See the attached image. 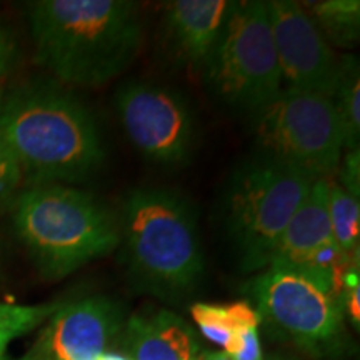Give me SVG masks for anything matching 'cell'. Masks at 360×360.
<instances>
[{
    "instance_id": "8",
    "label": "cell",
    "mask_w": 360,
    "mask_h": 360,
    "mask_svg": "<svg viewBox=\"0 0 360 360\" xmlns=\"http://www.w3.org/2000/svg\"><path fill=\"white\" fill-rule=\"evenodd\" d=\"M257 154L290 165L314 180L339 170L344 135L330 98L282 89L252 117Z\"/></svg>"
},
{
    "instance_id": "28",
    "label": "cell",
    "mask_w": 360,
    "mask_h": 360,
    "mask_svg": "<svg viewBox=\"0 0 360 360\" xmlns=\"http://www.w3.org/2000/svg\"><path fill=\"white\" fill-rule=\"evenodd\" d=\"M0 101H2V90H0Z\"/></svg>"
},
{
    "instance_id": "1",
    "label": "cell",
    "mask_w": 360,
    "mask_h": 360,
    "mask_svg": "<svg viewBox=\"0 0 360 360\" xmlns=\"http://www.w3.org/2000/svg\"><path fill=\"white\" fill-rule=\"evenodd\" d=\"M0 139L29 186L84 182L105 160L92 114L56 84L30 82L2 97Z\"/></svg>"
},
{
    "instance_id": "5",
    "label": "cell",
    "mask_w": 360,
    "mask_h": 360,
    "mask_svg": "<svg viewBox=\"0 0 360 360\" xmlns=\"http://www.w3.org/2000/svg\"><path fill=\"white\" fill-rule=\"evenodd\" d=\"M244 292L269 334L317 359L344 354L342 289L330 274L270 264L245 283Z\"/></svg>"
},
{
    "instance_id": "19",
    "label": "cell",
    "mask_w": 360,
    "mask_h": 360,
    "mask_svg": "<svg viewBox=\"0 0 360 360\" xmlns=\"http://www.w3.org/2000/svg\"><path fill=\"white\" fill-rule=\"evenodd\" d=\"M64 302L42 305H13L0 304V360H6V354L12 340L32 332L57 312Z\"/></svg>"
},
{
    "instance_id": "6",
    "label": "cell",
    "mask_w": 360,
    "mask_h": 360,
    "mask_svg": "<svg viewBox=\"0 0 360 360\" xmlns=\"http://www.w3.org/2000/svg\"><path fill=\"white\" fill-rule=\"evenodd\" d=\"M314 180L255 152L233 169L222 193L220 220L244 272L272 264L287 224Z\"/></svg>"
},
{
    "instance_id": "21",
    "label": "cell",
    "mask_w": 360,
    "mask_h": 360,
    "mask_svg": "<svg viewBox=\"0 0 360 360\" xmlns=\"http://www.w3.org/2000/svg\"><path fill=\"white\" fill-rule=\"evenodd\" d=\"M224 350L232 360H262L259 328L238 332L237 335L232 337V340Z\"/></svg>"
},
{
    "instance_id": "29",
    "label": "cell",
    "mask_w": 360,
    "mask_h": 360,
    "mask_svg": "<svg viewBox=\"0 0 360 360\" xmlns=\"http://www.w3.org/2000/svg\"><path fill=\"white\" fill-rule=\"evenodd\" d=\"M92 360H96V359H92Z\"/></svg>"
},
{
    "instance_id": "26",
    "label": "cell",
    "mask_w": 360,
    "mask_h": 360,
    "mask_svg": "<svg viewBox=\"0 0 360 360\" xmlns=\"http://www.w3.org/2000/svg\"><path fill=\"white\" fill-rule=\"evenodd\" d=\"M19 360H37V357H35V355H34V354L30 352V350H29V352H27V354L24 355V357L19 359Z\"/></svg>"
},
{
    "instance_id": "14",
    "label": "cell",
    "mask_w": 360,
    "mask_h": 360,
    "mask_svg": "<svg viewBox=\"0 0 360 360\" xmlns=\"http://www.w3.org/2000/svg\"><path fill=\"white\" fill-rule=\"evenodd\" d=\"M328 180L314 182L302 204L297 207L287 224L272 264L307 267L317 252L334 245L328 219Z\"/></svg>"
},
{
    "instance_id": "20",
    "label": "cell",
    "mask_w": 360,
    "mask_h": 360,
    "mask_svg": "<svg viewBox=\"0 0 360 360\" xmlns=\"http://www.w3.org/2000/svg\"><path fill=\"white\" fill-rule=\"evenodd\" d=\"M22 184L24 175L19 164L11 148L0 139V212L12 209L13 202L22 192Z\"/></svg>"
},
{
    "instance_id": "16",
    "label": "cell",
    "mask_w": 360,
    "mask_h": 360,
    "mask_svg": "<svg viewBox=\"0 0 360 360\" xmlns=\"http://www.w3.org/2000/svg\"><path fill=\"white\" fill-rule=\"evenodd\" d=\"M360 72L357 57L340 58L339 77L334 87L330 102L339 119L344 147L349 152L359 150L360 141Z\"/></svg>"
},
{
    "instance_id": "7",
    "label": "cell",
    "mask_w": 360,
    "mask_h": 360,
    "mask_svg": "<svg viewBox=\"0 0 360 360\" xmlns=\"http://www.w3.org/2000/svg\"><path fill=\"white\" fill-rule=\"evenodd\" d=\"M224 107L252 119L282 90L265 2H233L212 56L202 70Z\"/></svg>"
},
{
    "instance_id": "3",
    "label": "cell",
    "mask_w": 360,
    "mask_h": 360,
    "mask_svg": "<svg viewBox=\"0 0 360 360\" xmlns=\"http://www.w3.org/2000/svg\"><path fill=\"white\" fill-rule=\"evenodd\" d=\"M122 262L137 290L180 300L199 289L205 274L197 210L165 187H139L122 202Z\"/></svg>"
},
{
    "instance_id": "25",
    "label": "cell",
    "mask_w": 360,
    "mask_h": 360,
    "mask_svg": "<svg viewBox=\"0 0 360 360\" xmlns=\"http://www.w3.org/2000/svg\"><path fill=\"white\" fill-rule=\"evenodd\" d=\"M96 360H130V359L125 357V355H120L115 352H103L101 355H97Z\"/></svg>"
},
{
    "instance_id": "27",
    "label": "cell",
    "mask_w": 360,
    "mask_h": 360,
    "mask_svg": "<svg viewBox=\"0 0 360 360\" xmlns=\"http://www.w3.org/2000/svg\"><path fill=\"white\" fill-rule=\"evenodd\" d=\"M269 360H287V359H281V357H272V359H269Z\"/></svg>"
},
{
    "instance_id": "24",
    "label": "cell",
    "mask_w": 360,
    "mask_h": 360,
    "mask_svg": "<svg viewBox=\"0 0 360 360\" xmlns=\"http://www.w3.org/2000/svg\"><path fill=\"white\" fill-rule=\"evenodd\" d=\"M197 360H232L225 352H205Z\"/></svg>"
},
{
    "instance_id": "17",
    "label": "cell",
    "mask_w": 360,
    "mask_h": 360,
    "mask_svg": "<svg viewBox=\"0 0 360 360\" xmlns=\"http://www.w3.org/2000/svg\"><path fill=\"white\" fill-rule=\"evenodd\" d=\"M328 219L332 238L337 249L350 265L359 267L360 202L339 184L330 182L328 192Z\"/></svg>"
},
{
    "instance_id": "9",
    "label": "cell",
    "mask_w": 360,
    "mask_h": 360,
    "mask_svg": "<svg viewBox=\"0 0 360 360\" xmlns=\"http://www.w3.org/2000/svg\"><path fill=\"white\" fill-rule=\"evenodd\" d=\"M115 109L130 143L150 162L180 165L195 146V117L182 94L165 85L129 80L115 94Z\"/></svg>"
},
{
    "instance_id": "4",
    "label": "cell",
    "mask_w": 360,
    "mask_h": 360,
    "mask_svg": "<svg viewBox=\"0 0 360 360\" xmlns=\"http://www.w3.org/2000/svg\"><path fill=\"white\" fill-rule=\"evenodd\" d=\"M11 210L17 237L49 281H60L120 245L114 215L79 188L62 184L29 186Z\"/></svg>"
},
{
    "instance_id": "15",
    "label": "cell",
    "mask_w": 360,
    "mask_h": 360,
    "mask_svg": "<svg viewBox=\"0 0 360 360\" xmlns=\"http://www.w3.org/2000/svg\"><path fill=\"white\" fill-rule=\"evenodd\" d=\"M191 314L204 337L224 349L238 332L260 326L257 312L247 300L231 305L197 302L191 307Z\"/></svg>"
},
{
    "instance_id": "23",
    "label": "cell",
    "mask_w": 360,
    "mask_h": 360,
    "mask_svg": "<svg viewBox=\"0 0 360 360\" xmlns=\"http://www.w3.org/2000/svg\"><path fill=\"white\" fill-rule=\"evenodd\" d=\"M17 45L13 35L0 24V77L7 75L15 65Z\"/></svg>"
},
{
    "instance_id": "13",
    "label": "cell",
    "mask_w": 360,
    "mask_h": 360,
    "mask_svg": "<svg viewBox=\"0 0 360 360\" xmlns=\"http://www.w3.org/2000/svg\"><path fill=\"white\" fill-rule=\"evenodd\" d=\"M120 340L130 360H197L199 352L192 327L164 309L127 319Z\"/></svg>"
},
{
    "instance_id": "12",
    "label": "cell",
    "mask_w": 360,
    "mask_h": 360,
    "mask_svg": "<svg viewBox=\"0 0 360 360\" xmlns=\"http://www.w3.org/2000/svg\"><path fill=\"white\" fill-rule=\"evenodd\" d=\"M232 4L227 0L170 2L162 19V37L174 60L192 70H204Z\"/></svg>"
},
{
    "instance_id": "2",
    "label": "cell",
    "mask_w": 360,
    "mask_h": 360,
    "mask_svg": "<svg viewBox=\"0 0 360 360\" xmlns=\"http://www.w3.org/2000/svg\"><path fill=\"white\" fill-rule=\"evenodd\" d=\"M35 62L64 84L98 87L141 51V11L127 0H37L27 6Z\"/></svg>"
},
{
    "instance_id": "11",
    "label": "cell",
    "mask_w": 360,
    "mask_h": 360,
    "mask_svg": "<svg viewBox=\"0 0 360 360\" xmlns=\"http://www.w3.org/2000/svg\"><path fill=\"white\" fill-rule=\"evenodd\" d=\"M125 314L110 297L64 302L30 349L37 360H92L120 339Z\"/></svg>"
},
{
    "instance_id": "10",
    "label": "cell",
    "mask_w": 360,
    "mask_h": 360,
    "mask_svg": "<svg viewBox=\"0 0 360 360\" xmlns=\"http://www.w3.org/2000/svg\"><path fill=\"white\" fill-rule=\"evenodd\" d=\"M265 7L285 89L330 98L340 58L328 47L305 7L292 0H270Z\"/></svg>"
},
{
    "instance_id": "22",
    "label": "cell",
    "mask_w": 360,
    "mask_h": 360,
    "mask_svg": "<svg viewBox=\"0 0 360 360\" xmlns=\"http://www.w3.org/2000/svg\"><path fill=\"white\" fill-rule=\"evenodd\" d=\"M339 174L342 184L340 187H344L349 193H352L354 197L360 195V155L359 150L349 152L344 162L339 165Z\"/></svg>"
},
{
    "instance_id": "18",
    "label": "cell",
    "mask_w": 360,
    "mask_h": 360,
    "mask_svg": "<svg viewBox=\"0 0 360 360\" xmlns=\"http://www.w3.org/2000/svg\"><path fill=\"white\" fill-rule=\"evenodd\" d=\"M305 8L321 30L339 47L350 49L359 42L360 35V2L359 0H326L307 4Z\"/></svg>"
}]
</instances>
